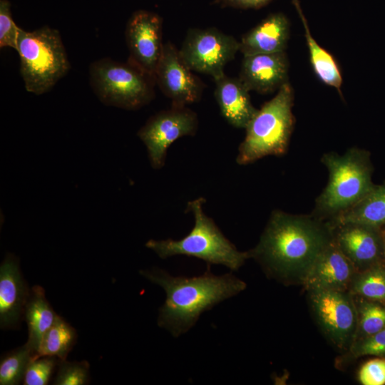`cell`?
<instances>
[{
  "label": "cell",
  "mask_w": 385,
  "mask_h": 385,
  "mask_svg": "<svg viewBox=\"0 0 385 385\" xmlns=\"http://www.w3.org/2000/svg\"><path fill=\"white\" fill-rule=\"evenodd\" d=\"M332 240L328 221L312 214L275 210L259 242L249 252L268 277L285 284H303L314 262Z\"/></svg>",
  "instance_id": "cell-1"
},
{
  "label": "cell",
  "mask_w": 385,
  "mask_h": 385,
  "mask_svg": "<svg viewBox=\"0 0 385 385\" xmlns=\"http://www.w3.org/2000/svg\"><path fill=\"white\" fill-rule=\"evenodd\" d=\"M140 274L163 288L166 294L159 309L158 325L174 337L188 332L204 312L245 289L246 283L231 273L213 274L209 268L199 276L173 277L160 268Z\"/></svg>",
  "instance_id": "cell-2"
},
{
  "label": "cell",
  "mask_w": 385,
  "mask_h": 385,
  "mask_svg": "<svg viewBox=\"0 0 385 385\" xmlns=\"http://www.w3.org/2000/svg\"><path fill=\"white\" fill-rule=\"evenodd\" d=\"M329 173V180L315 201L311 213L330 221L362 200L374 188L369 153L351 148L343 155L329 152L321 158Z\"/></svg>",
  "instance_id": "cell-3"
},
{
  "label": "cell",
  "mask_w": 385,
  "mask_h": 385,
  "mask_svg": "<svg viewBox=\"0 0 385 385\" xmlns=\"http://www.w3.org/2000/svg\"><path fill=\"white\" fill-rule=\"evenodd\" d=\"M204 197L188 202L187 212H191L195 225L184 237L175 240H148L145 246L160 258L185 255L200 259L207 265H222L232 271H237L250 258V252H240L223 235L213 220L203 211Z\"/></svg>",
  "instance_id": "cell-4"
},
{
  "label": "cell",
  "mask_w": 385,
  "mask_h": 385,
  "mask_svg": "<svg viewBox=\"0 0 385 385\" xmlns=\"http://www.w3.org/2000/svg\"><path fill=\"white\" fill-rule=\"evenodd\" d=\"M293 105L294 90L287 82L257 110L245 128L246 134L238 148L237 164L247 165L265 156L286 153L294 125Z\"/></svg>",
  "instance_id": "cell-5"
},
{
  "label": "cell",
  "mask_w": 385,
  "mask_h": 385,
  "mask_svg": "<svg viewBox=\"0 0 385 385\" xmlns=\"http://www.w3.org/2000/svg\"><path fill=\"white\" fill-rule=\"evenodd\" d=\"M17 52L25 88L36 95L49 91L70 68L59 31L47 26L32 31L21 29Z\"/></svg>",
  "instance_id": "cell-6"
},
{
  "label": "cell",
  "mask_w": 385,
  "mask_h": 385,
  "mask_svg": "<svg viewBox=\"0 0 385 385\" xmlns=\"http://www.w3.org/2000/svg\"><path fill=\"white\" fill-rule=\"evenodd\" d=\"M90 84L105 105L137 110L155 97V78L134 64L104 58L89 66Z\"/></svg>",
  "instance_id": "cell-7"
},
{
  "label": "cell",
  "mask_w": 385,
  "mask_h": 385,
  "mask_svg": "<svg viewBox=\"0 0 385 385\" xmlns=\"http://www.w3.org/2000/svg\"><path fill=\"white\" fill-rule=\"evenodd\" d=\"M239 51V41L217 28L190 29L179 49L186 65L192 71L211 76L225 74V66Z\"/></svg>",
  "instance_id": "cell-8"
},
{
  "label": "cell",
  "mask_w": 385,
  "mask_h": 385,
  "mask_svg": "<svg viewBox=\"0 0 385 385\" xmlns=\"http://www.w3.org/2000/svg\"><path fill=\"white\" fill-rule=\"evenodd\" d=\"M311 309L319 327L339 349H349L355 340L358 314L349 292L308 291Z\"/></svg>",
  "instance_id": "cell-9"
},
{
  "label": "cell",
  "mask_w": 385,
  "mask_h": 385,
  "mask_svg": "<svg viewBox=\"0 0 385 385\" xmlns=\"http://www.w3.org/2000/svg\"><path fill=\"white\" fill-rule=\"evenodd\" d=\"M198 129L197 113L187 106H173L151 116L138 136L146 146L151 166L160 169L165 165L170 145L184 136H193Z\"/></svg>",
  "instance_id": "cell-10"
},
{
  "label": "cell",
  "mask_w": 385,
  "mask_h": 385,
  "mask_svg": "<svg viewBox=\"0 0 385 385\" xmlns=\"http://www.w3.org/2000/svg\"><path fill=\"white\" fill-rule=\"evenodd\" d=\"M125 36L128 61L155 78L164 46L162 18L152 11L138 10L128 19Z\"/></svg>",
  "instance_id": "cell-11"
},
{
  "label": "cell",
  "mask_w": 385,
  "mask_h": 385,
  "mask_svg": "<svg viewBox=\"0 0 385 385\" xmlns=\"http://www.w3.org/2000/svg\"><path fill=\"white\" fill-rule=\"evenodd\" d=\"M155 80L173 106H187L198 102L205 88L203 82L184 62L179 49L169 41L164 43Z\"/></svg>",
  "instance_id": "cell-12"
},
{
  "label": "cell",
  "mask_w": 385,
  "mask_h": 385,
  "mask_svg": "<svg viewBox=\"0 0 385 385\" xmlns=\"http://www.w3.org/2000/svg\"><path fill=\"white\" fill-rule=\"evenodd\" d=\"M332 227L334 242L358 272L380 263L385 258L381 227L355 222Z\"/></svg>",
  "instance_id": "cell-13"
},
{
  "label": "cell",
  "mask_w": 385,
  "mask_h": 385,
  "mask_svg": "<svg viewBox=\"0 0 385 385\" xmlns=\"http://www.w3.org/2000/svg\"><path fill=\"white\" fill-rule=\"evenodd\" d=\"M289 66L285 51L243 56L238 78L248 91L269 93L288 82Z\"/></svg>",
  "instance_id": "cell-14"
},
{
  "label": "cell",
  "mask_w": 385,
  "mask_h": 385,
  "mask_svg": "<svg viewBox=\"0 0 385 385\" xmlns=\"http://www.w3.org/2000/svg\"><path fill=\"white\" fill-rule=\"evenodd\" d=\"M357 272L332 240L314 262L302 285L307 292L314 289L349 292Z\"/></svg>",
  "instance_id": "cell-15"
},
{
  "label": "cell",
  "mask_w": 385,
  "mask_h": 385,
  "mask_svg": "<svg viewBox=\"0 0 385 385\" xmlns=\"http://www.w3.org/2000/svg\"><path fill=\"white\" fill-rule=\"evenodd\" d=\"M30 290L23 278L17 258L8 254L0 267V326L15 328L24 314Z\"/></svg>",
  "instance_id": "cell-16"
},
{
  "label": "cell",
  "mask_w": 385,
  "mask_h": 385,
  "mask_svg": "<svg viewBox=\"0 0 385 385\" xmlns=\"http://www.w3.org/2000/svg\"><path fill=\"white\" fill-rule=\"evenodd\" d=\"M290 23L281 12L271 14L245 34L239 41L243 56L285 51Z\"/></svg>",
  "instance_id": "cell-17"
},
{
  "label": "cell",
  "mask_w": 385,
  "mask_h": 385,
  "mask_svg": "<svg viewBox=\"0 0 385 385\" xmlns=\"http://www.w3.org/2000/svg\"><path fill=\"white\" fill-rule=\"evenodd\" d=\"M214 81V96L221 115L233 127L245 128L258 110L252 103L250 91L239 78L225 73Z\"/></svg>",
  "instance_id": "cell-18"
},
{
  "label": "cell",
  "mask_w": 385,
  "mask_h": 385,
  "mask_svg": "<svg viewBox=\"0 0 385 385\" xmlns=\"http://www.w3.org/2000/svg\"><path fill=\"white\" fill-rule=\"evenodd\" d=\"M24 316L29 331L26 344L35 359L44 334L58 317L47 301L43 287L36 285L30 290Z\"/></svg>",
  "instance_id": "cell-19"
},
{
  "label": "cell",
  "mask_w": 385,
  "mask_h": 385,
  "mask_svg": "<svg viewBox=\"0 0 385 385\" xmlns=\"http://www.w3.org/2000/svg\"><path fill=\"white\" fill-rule=\"evenodd\" d=\"M336 225L355 222L376 227L385 225V184L374 185L354 206L328 221Z\"/></svg>",
  "instance_id": "cell-20"
},
{
  "label": "cell",
  "mask_w": 385,
  "mask_h": 385,
  "mask_svg": "<svg viewBox=\"0 0 385 385\" xmlns=\"http://www.w3.org/2000/svg\"><path fill=\"white\" fill-rule=\"evenodd\" d=\"M294 4L299 14L304 29V36L308 46L309 60L317 77L327 86L336 88L342 95L343 78L341 68L331 53L322 47L312 36L307 21L297 0Z\"/></svg>",
  "instance_id": "cell-21"
},
{
  "label": "cell",
  "mask_w": 385,
  "mask_h": 385,
  "mask_svg": "<svg viewBox=\"0 0 385 385\" xmlns=\"http://www.w3.org/2000/svg\"><path fill=\"white\" fill-rule=\"evenodd\" d=\"M77 339L76 329L58 316L44 334L37 357L51 356L66 360Z\"/></svg>",
  "instance_id": "cell-22"
},
{
  "label": "cell",
  "mask_w": 385,
  "mask_h": 385,
  "mask_svg": "<svg viewBox=\"0 0 385 385\" xmlns=\"http://www.w3.org/2000/svg\"><path fill=\"white\" fill-rule=\"evenodd\" d=\"M349 292L368 300L385 302V266L379 263L357 272Z\"/></svg>",
  "instance_id": "cell-23"
},
{
  "label": "cell",
  "mask_w": 385,
  "mask_h": 385,
  "mask_svg": "<svg viewBox=\"0 0 385 385\" xmlns=\"http://www.w3.org/2000/svg\"><path fill=\"white\" fill-rule=\"evenodd\" d=\"M33 354L26 344L5 354L0 362V384L16 385L23 380Z\"/></svg>",
  "instance_id": "cell-24"
},
{
  "label": "cell",
  "mask_w": 385,
  "mask_h": 385,
  "mask_svg": "<svg viewBox=\"0 0 385 385\" xmlns=\"http://www.w3.org/2000/svg\"><path fill=\"white\" fill-rule=\"evenodd\" d=\"M361 299L358 304H356L358 322L355 340L385 329V306L374 301Z\"/></svg>",
  "instance_id": "cell-25"
},
{
  "label": "cell",
  "mask_w": 385,
  "mask_h": 385,
  "mask_svg": "<svg viewBox=\"0 0 385 385\" xmlns=\"http://www.w3.org/2000/svg\"><path fill=\"white\" fill-rule=\"evenodd\" d=\"M53 384L84 385L89 383V364L86 361L60 360Z\"/></svg>",
  "instance_id": "cell-26"
},
{
  "label": "cell",
  "mask_w": 385,
  "mask_h": 385,
  "mask_svg": "<svg viewBox=\"0 0 385 385\" xmlns=\"http://www.w3.org/2000/svg\"><path fill=\"white\" fill-rule=\"evenodd\" d=\"M59 361L58 358L51 356H42L31 359L27 366L23 384L24 385L47 384Z\"/></svg>",
  "instance_id": "cell-27"
},
{
  "label": "cell",
  "mask_w": 385,
  "mask_h": 385,
  "mask_svg": "<svg viewBox=\"0 0 385 385\" xmlns=\"http://www.w3.org/2000/svg\"><path fill=\"white\" fill-rule=\"evenodd\" d=\"M21 30L11 16L10 2L0 0V47H9L17 51Z\"/></svg>",
  "instance_id": "cell-28"
},
{
  "label": "cell",
  "mask_w": 385,
  "mask_h": 385,
  "mask_svg": "<svg viewBox=\"0 0 385 385\" xmlns=\"http://www.w3.org/2000/svg\"><path fill=\"white\" fill-rule=\"evenodd\" d=\"M349 350L355 357L367 355L385 357V329L355 340Z\"/></svg>",
  "instance_id": "cell-29"
},
{
  "label": "cell",
  "mask_w": 385,
  "mask_h": 385,
  "mask_svg": "<svg viewBox=\"0 0 385 385\" xmlns=\"http://www.w3.org/2000/svg\"><path fill=\"white\" fill-rule=\"evenodd\" d=\"M358 379L363 385L385 384V359L376 358L364 363L359 371Z\"/></svg>",
  "instance_id": "cell-30"
},
{
  "label": "cell",
  "mask_w": 385,
  "mask_h": 385,
  "mask_svg": "<svg viewBox=\"0 0 385 385\" xmlns=\"http://www.w3.org/2000/svg\"><path fill=\"white\" fill-rule=\"evenodd\" d=\"M271 0H217L222 6L237 9H260L267 4Z\"/></svg>",
  "instance_id": "cell-31"
},
{
  "label": "cell",
  "mask_w": 385,
  "mask_h": 385,
  "mask_svg": "<svg viewBox=\"0 0 385 385\" xmlns=\"http://www.w3.org/2000/svg\"><path fill=\"white\" fill-rule=\"evenodd\" d=\"M381 236H382L384 251V256H385V228L383 230H381Z\"/></svg>",
  "instance_id": "cell-32"
}]
</instances>
